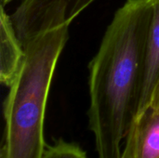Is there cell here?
<instances>
[{"label": "cell", "mask_w": 159, "mask_h": 158, "mask_svg": "<svg viewBox=\"0 0 159 158\" xmlns=\"http://www.w3.org/2000/svg\"><path fill=\"white\" fill-rule=\"evenodd\" d=\"M150 20L149 0H127L89 64L88 116L98 158H120L138 115Z\"/></svg>", "instance_id": "obj_1"}, {"label": "cell", "mask_w": 159, "mask_h": 158, "mask_svg": "<svg viewBox=\"0 0 159 158\" xmlns=\"http://www.w3.org/2000/svg\"><path fill=\"white\" fill-rule=\"evenodd\" d=\"M68 28L44 33L24 47L23 61L4 102L0 158L43 156L47 102L56 65L68 40Z\"/></svg>", "instance_id": "obj_2"}, {"label": "cell", "mask_w": 159, "mask_h": 158, "mask_svg": "<svg viewBox=\"0 0 159 158\" xmlns=\"http://www.w3.org/2000/svg\"><path fill=\"white\" fill-rule=\"evenodd\" d=\"M94 0H21L10 15L23 47L38 35L70 23Z\"/></svg>", "instance_id": "obj_3"}, {"label": "cell", "mask_w": 159, "mask_h": 158, "mask_svg": "<svg viewBox=\"0 0 159 158\" xmlns=\"http://www.w3.org/2000/svg\"><path fill=\"white\" fill-rule=\"evenodd\" d=\"M120 158H159V110L148 106L137 115L123 142Z\"/></svg>", "instance_id": "obj_4"}, {"label": "cell", "mask_w": 159, "mask_h": 158, "mask_svg": "<svg viewBox=\"0 0 159 158\" xmlns=\"http://www.w3.org/2000/svg\"><path fill=\"white\" fill-rule=\"evenodd\" d=\"M151 20L146 39L143 78L141 89L139 114L145 110L159 81V0H149Z\"/></svg>", "instance_id": "obj_5"}, {"label": "cell", "mask_w": 159, "mask_h": 158, "mask_svg": "<svg viewBox=\"0 0 159 158\" xmlns=\"http://www.w3.org/2000/svg\"><path fill=\"white\" fill-rule=\"evenodd\" d=\"M25 55L11 18L1 6L0 12V81L9 87L15 79Z\"/></svg>", "instance_id": "obj_6"}, {"label": "cell", "mask_w": 159, "mask_h": 158, "mask_svg": "<svg viewBox=\"0 0 159 158\" xmlns=\"http://www.w3.org/2000/svg\"><path fill=\"white\" fill-rule=\"evenodd\" d=\"M42 158H89L86 151L75 142H68L62 138L47 145Z\"/></svg>", "instance_id": "obj_7"}, {"label": "cell", "mask_w": 159, "mask_h": 158, "mask_svg": "<svg viewBox=\"0 0 159 158\" xmlns=\"http://www.w3.org/2000/svg\"><path fill=\"white\" fill-rule=\"evenodd\" d=\"M149 106H151L157 110H159V81L157 82V84L153 91Z\"/></svg>", "instance_id": "obj_8"}, {"label": "cell", "mask_w": 159, "mask_h": 158, "mask_svg": "<svg viewBox=\"0 0 159 158\" xmlns=\"http://www.w3.org/2000/svg\"><path fill=\"white\" fill-rule=\"evenodd\" d=\"M1 1V6L2 7H5L6 5H7V4H9L11 1H13V0H0Z\"/></svg>", "instance_id": "obj_9"}]
</instances>
